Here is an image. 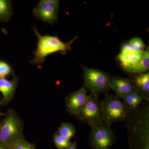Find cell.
I'll list each match as a JSON object with an SVG mask.
<instances>
[{"instance_id":"1","label":"cell","mask_w":149,"mask_h":149,"mask_svg":"<svg viewBox=\"0 0 149 149\" xmlns=\"http://www.w3.org/2000/svg\"><path fill=\"white\" fill-rule=\"evenodd\" d=\"M129 142L132 149H149V109L140 107L130 113L128 120Z\"/></svg>"},{"instance_id":"2","label":"cell","mask_w":149,"mask_h":149,"mask_svg":"<svg viewBox=\"0 0 149 149\" xmlns=\"http://www.w3.org/2000/svg\"><path fill=\"white\" fill-rule=\"evenodd\" d=\"M34 32L38 38L37 48L34 52L35 58L31 61V63L37 65L42 63L46 57L51 54L57 52H61L63 54L71 49V46L76 38L68 43H64L58 39L57 36L49 35L42 36L37 28L33 27Z\"/></svg>"},{"instance_id":"3","label":"cell","mask_w":149,"mask_h":149,"mask_svg":"<svg viewBox=\"0 0 149 149\" xmlns=\"http://www.w3.org/2000/svg\"><path fill=\"white\" fill-rule=\"evenodd\" d=\"M100 106L104 123L109 126L115 122L126 121L130 116L123 101L116 96L106 95L100 102Z\"/></svg>"},{"instance_id":"4","label":"cell","mask_w":149,"mask_h":149,"mask_svg":"<svg viewBox=\"0 0 149 149\" xmlns=\"http://www.w3.org/2000/svg\"><path fill=\"white\" fill-rule=\"evenodd\" d=\"M23 139L21 120L14 111L9 112L0 124V142L10 148Z\"/></svg>"},{"instance_id":"5","label":"cell","mask_w":149,"mask_h":149,"mask_svg":"<svg viewBox=\"0 0 149 149\" xmlns=\"http://www.w3.org/2000/svg\"><path fill=\"white\" fill-rule=\"evenodd\" d=\"M97 94H91L86 103L75 117L82 123L90 125L91 128L96 127L104 123L101 113L100 106Z\"/></svg>"},{"instance_id":"6","label":"cell","mask_w":149,"mask_h":149,"mask_svg":"<svg viewBox=\"0 0 149 149\" xmlns=\"http://www.w3.org/2000/svg\"><path fill=\"white\" fill-rule=\"evenodd\" d=\"M84 85L91 94L108 91L111 78L105 72L83 67Z\"/></svg>"},{"instance_id":"7","label":"cell","mask_w":149,"mask_h":149,"mask_svg":"<svg viewBox=\"0 0 149 149\" xmlns=\"http://www.w3.org/2000/svg\"><path fill=\"white\" fill-rule=\"evenodd\" d=\"M115 139V135L109 125L103 123L91 128L89 141L93 149H109Z\"/></svg>"},{"instance_id":"8","label":"cell","mask_w":149,"mask_h":149,"mask_svg":"<svg viewBox=\"0 0 149 149\" xmlns=\"http://www.w3.org/2000/svg\"><path fill=\"white\" fill-rule=\"evenodd\" d=\"M88 97L89 95H87V91L84 88L71 93L65 99L68 112L71 115L76 116L86 103Z\"/></svg>"},{"instance_id":"9","label":"cell","mask_w":149,"mask_h":149,"mask_svg":"<svg viewBox=\"0 0 149 149\" xmlns=\"http://www.w3.org/2000/svg\"><path fill=\"white\" fill-rule=\"evenodd\" d=\"M33 13L36 17L42 21L52 23L57 17L58 8L46 0H42L33 10Z\"/></svg>"},{"instance_id":"10","label":"cell","mask_w":149,"mask_h":149,"mask_svg":"<svg viewBox=\"0 0 149 149\" xmlns=\"http://www.w3.org/2000/svg\"><path fill=\"white\" fill-rule=\"evenodd\" d=\"M109 88L115 92L117 97L121 99L135 89L130 80L123 78H111Z\"/></svg>"},{"instance_id":"11","label":"cell","mask_w":149,"mask_h":149,"mask_svg":"<svg viewBox=\"0 0 149 149\" xmlns=\"http://www.w3.org/2000/svg\"><path fill=\"white\" fill-rule=\"evenodd\" d=\"M17 85V78L14 77L12 80L0 78V92L3 95V99L0 105L8 104L13 97Z\"/></svg>"},{"instance_id":"12","label":"cell","mask_w":149,"mask_h":149,"mask_svg":"<svg viewBox=\"0 0 149 149\" xmlns=\"http://www.w3.org/2000/svg\"><path fill=\"white\" fill-rule=\"evenodd\" d=\"M143 52H121L117 56L118 59L121 63L122 68H126L135 66L141 61Z\"/></svg>"},{"instance_id":"13","label":"cell","mask_w":149,"mask_h":149,"mask_svg":"<svg viewBox=\"0 0 149 149\" xmlns=\"http://www.w3.org/2000/svg\"><path fill=\"white\" fill-rule=\"evenodd\" d=\"M130 112L135 111L141 107L144 101H148L149 100L136 89L122 99Z\"/></svg>"},{"instance_id":"14","label":"cell","mask_w":149,"mask_h":149,"mask_svg":"<svg viewBox=\"0 0 149 149\" xmlns=\"http://www.w3.org/2000/svg\"><path fill=\"white\" fill-rule=\"evenodd\" d=\"M134 88L149 100V72L139 73L130 80Z\"/></svg>"},{"instance_id":"15","label":"cell","mask_w":149,"mask_h":149,"mask_svg":"<svg viewBox=\"0 0 149 149\" xmlns=\"http://www.w3.org/2000/svg\"><path fill=\"white\" fill-rule=\"evenodd\" d=\"M149 68V48L144 52L141 61L135 66L131 67L125 70V71L131 73H143L146 72Z\"/></svg>"},{"instance_id":"16","label":"cell","mask_w":149,"mask_h":149,"mask_svg":"<svg viewBox=\"0 0 149 149\" xmlns=\"http://www.w3.org/2000/svg\"><path fill=\"white\" fill-rule=\"evenodd\" d=\"M75 127L69 123H63L59 127L57 133L59 135L69 140L75 135Z\"/></svg>"},{"instance_id":"17","label":"cell","mask_w":149,"mask_h":149,"mask_svg":"<svg viewBox=\"0 0 149 149\" xmlns=\"http://www.w3.org/2000/svg\"><path fill=\"white\" fill-rule=\"evenodd\" d=\"M12 13L10 1L0 0V19L8 21Z\"/></svg>"},{"instance_id":"18","label":"cell","mask_w":149,"mask_h":149,"mask_svg":"<svg viewBox=\"0 0 149 149\" xmlns=\"http://www.w3.org/2000/svg\"><path fill=\"white\" fill-rule=\"evenodd\" d=\"M53 141L57 149H67L73 144L69 140L59 135L57 133L54 135Z\"/></svg>"},{"instance_id":"19","label":"cell","mask_w":149,"mask_h":149,"mask_svg":"<svg viewBox=\"0 0 149 149\" xmlns=\"http://www.w3.org/2000/svg\"><path fill=\"white\" fill-rule=\"evenodd\" d=\"M128 43L130 44L134 50L136 52H143L146 46L141 38L139 37L133 38L130 40Z\"/></svg>"},{"instance_id":"20","label":"cell","mask_w":149,"mask_h":149,"mask_svg":"<svg viewBox=\"0 0 149 149\" xmlns=\"http://www.w3.org/2000/svg\"><path fill=\"white\" fill-rule=\"evenodd\" d=\"M11 149H35V147L24 139L17 141L10 147Z\"/></svg>"},{"instance_id":"21","label":"cell","mask_w":149,"mask_h":149,"mask_svg":"<svg viewBox=\"0 0 149 149\" xmlns=\"http://www.w3.org/2000/svg\"><path fill=\"white\" fill-rule=\"evenodd\" d=\"M10 66L5 62L0 61V78H4L11 72Z\"/></svg>"},{"instance_id":"22","label":"cell","mask_w":149,"mask_h":149,"mask_svg":"<svg viewBox=\"0 0 149 149\" xmlns=\"http://www.w3.org/2000/svg\"><path fill=\"white\" fill-rule=\"evenodd\" d=\"M135 51L129 43H125L122 46L121 52H131Z\"/></svg>"},{"instance_id":"23","label":"cell","mask_w":149,"mask_h":149,"mask_svg":"<svg viewBox=\"0 0 149 149\" xmlns=\"http://www.w3.org/2000/svg\"><path fill=\"white\" fill-rule=\"evenodd\" d=\"M48 3L58 8L59 1L58 0H46Z\"/></svg>"},{"instance_id":"24","label":"cell","mask_w":149,"mask_h":149,"mask_svg":"<svg viewBox=\"0 0 149 149\" xmlns=\"http://www.w3.org/2000/svg\"><path fill=\"white\" fill-rule=\"evenodd\" d=\"M0 149H11L10 147L0 142Z\"/></svg>"},{"instance_id":"25","label":"cell","mask_w":149,"mask_h":149,"mask_svg":"<svg viewBox=\"0 0 149 149\" xmlns=\"http://www.w3.org/2000/svg\"><path fill=\"white\" fill-rule=\"evenodd\" d=\"M67 149H76V143H75V142L73 143L72 146Z\"/></svg>"},{"instance_id":"26","label":"cell","mask_w":149,"mask_h":149,"mask_svg":"<svg viewBox=\"0 0 149 149\" xmlns=\"http://www.w3.org/2000/svg\"><path fill=\"white\" fill-rule=\"evenodd\" d=\"M2 120L1 119V118H0V124H1V122Z\"/></svg>"}]
</instances>
